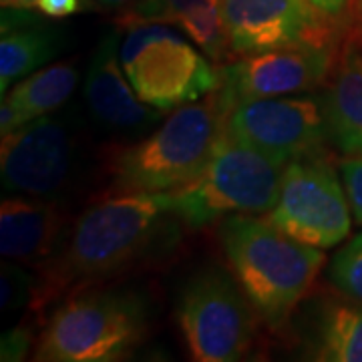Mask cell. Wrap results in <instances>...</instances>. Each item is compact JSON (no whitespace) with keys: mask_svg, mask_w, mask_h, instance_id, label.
Returning <instances> with one entry per match:
<instances>
[{"mask_svg":"<svg viewBox=\"0 0 362 362\" xmlns=\"http://www.w3.org/2000/svg\"><path fill=\"white\" fill-rule=\"evenodd\" d=\"M180 226L171 194H115L97 202L39 270L30 310L40 318L73 292L165 258L180 240Z\"/></svg>","mask_w":362,"mask_h":362,"instance_id":"6da1fadb","label":"cell"},{"mask_svg":"<svg viewBox=\"0 0 362 362\" xmlns=\"http://www.w3.org/2000/svg\"><path fill=\"white\" fill-rule=\"evenodd\" d=\"M218 226L228 266L259 320L274 332H288L322 270L324 252L278 230L268 218L235 214Z\"/></svg>","mask_w":362,"mask_h":362,"instance_id":"7a4b0ae2","label":"cell"},{"mask_svg":"<svg viewBox=\"0 0 362 362\" xmlns=\"http://www.w3.org/2000/svg\"><path fill=\"white\" fill-rule=\"evenodd\" d=\"M230 103L221 89L187 103L149 135L113 149L107 175L115 194H171L197 180L228 125Z\"/></svg>","mask_w":362,"mask_h":362,"instance_id":"3957f363","label":"cell"},{"mask_svg":"<svg viewBox=\"0 0 362 362\" xmlns=\"http://www.w3.org/2000/svg\"><path fill=\"white\" fill-rule=\"evenodd\" d=\"M149 330V304L137 290L103 284L63 298L35 344L40 362H117Z\"/></svg>","mask_w":362,"mask_h":362,"instance_id":"277c9868","label":"cell"},{"mask_svg":"<svg viewBox=\"0 0 362 362\" xmlns=\"http://www.w3.org/2000/svg\"><path fill=\"white\" fill-rule=\"evenodd\" d=\"M284 169L235 139L226 127L197 180L171 192L173 211L189 230H202L235 214H270L280 197Z\"/></svg>","mask_w":362,"mask_h":362,"instance_id":"5b68a950","label":"cell"},{"mask_svg":"<svg viewBox=\"0 0 362 362\" xmlns=\"http://www.w3.org/2000/svg\"><path fill=\"white\" fill-rule=\"evenodd\" d=\"M125 30L119 59L143 103L163 113L195 103L221 85V69L168 23H135Z\"/></svg>","mask_w":362,"mask_h":362,"instance_id":"8992f818","label":"cell"},{"mask_svg":"<svg viewBox=\"0 0 362 362\" xmlns=\"http://www.w3.org/2000/svg\"><path fill=\"white\" fill-rule=\"evenodd\" d=\"M87 157V129L77 107L37 117L2 137V187L6 194L61 199L83 177Z\"/></svg>","mask_w":362,"mask_h":362,"instance_id":"52a82bcc","label":"cell"},{"mask_svg":"<svg viewBox=\"0 0 362 362\" xmlns=\"http://www.w3.org/2000/svg\"><path fill=\"white\" fill-rule=\"evenodd\" d=\"M175 318L192 358L233 362L246 358L258 340V312L235 276L209 266L181 288Z\"/></svg>","mask_w":362,"mask_h":362,"instance_id":"ba28073f","label":"cell"},{"mask_svg":"<svg viewBox=\"0 0 362 362\" xmlns=\"http://www.w3.org/2000/svg\"><path fill=\"white\" fill-rule=\"evenodd\" d=\"M342 177L324 153L298 157L284 169L268 220L308 246L328 250L349 238L352 220Z\"/></svg>","mask_w":362,"mask_h":362,"instance_id":"9c48e42d","label":"cell"},{"mask_svg":"<svg viewBox=\"0 0 362 362\" xmlns=\"http://www.w3.org/2000/svg\"><path fill=\"white\" fill-rule=\"evenodd\" d=\"M223 23L233 59L298 45L340 49L350 39V25L308 0H223Z\"/></svg>","mask_w":362,"mask_h":362,"instance_id":"30bf717a","label":"cell"},{"mask_svg":"<svg viewBox=\"0 0 362 362\" xmlns=\"http://www.w3.org/2000/svg\"><path fill=\"white\" fill-rule=\"evenodd\" d=\"M228 131L280 165L324 153L326 123L318 95L256 97L230 107Z\"/></svg>","mask_w":362,"mask_h":362,"instance_id":"8fae6325","label":"cell"},{"mask_svg":"<svg viewBox=\"0 0 362 362\" xmlns=\"http://www.w3.org/2000/svg\"><path fill=\"white\" fill-rule=\"evenodd\" d=\"M340 49L298 45L238 57L221 69V93L232 107L244 99L286 97L322 87Z\"/></svg>","mask_w":362,"mask_h":362,"instance_id":"7c38bea8","label":"cell"},{"mask_svg":"<svg viewBox=\"0 0 362 362\" xmlns=\"http://www.w3.org/2000/svg\"><path fill=\"white\" fill-rule=\"evenodd\" d=\"M119 33L109 30L95 47L83 83L90 123L105 135L137 141L163 123V111L143 103L131 87L119 59Z\"/></svg>","mask_w":362,"mask_h":362,"instance_id":"4fadbf2b","label":"cell"},{"mask_svg":"<svg viewBox=\"0 0 362 362\" xmlns=\"http://www.w3.org/2000/svg\"><path fill=\"white\" fill-rule=\"evenodd\" d=\"M294 328L304 358L362 362V304L342 292L308 294L298 306Z\"/></svg>","mask_w":362,"mask_h":362,"instance_id":"5bb4252c","label":"cell"},{"mask_svg":"<svg viewBox=\"0 0 362 362\" xmlns=\"http://www.w3.org/2000/svg\"><path fill=\"white\" fill-rule=\"evenodd\" d=\"M66 232L65 207L59 199L11 195L0 206V254L40 270Z\"/></svg>","mask_w":362,"mask_h":362,"instance_id":"9a60e30c","label":"cell"},{"mask_svg":"<svg viewBox=\"0 0 362 362\" xmlns=\"http://www.w3.org/2000/svg\"><path fill=\"white\" fill-rule=\"evenodd\" d=\"M318 97L328 143L342 156H362V42H344Z\"/></svg>","mask_w":362,"mask_h":362,"instance_id":"2e32d148","label":"cell"},{"mask_svg":"<svg viewBox=\"0 0 362 362\" xmlns=\"http://www.w3.org/2000/svg\"><path fill=\"white\" fill-rule=\"evenodd\" d=\"M135 23L177 26L218 66L233 61L223 23V0H139L119 14V26Z\"/></svg>","mask_w":362,"mask_h":362,"instance_id":"e0dca14e","label":"cell"},{"mask_svg":"<svg viewBox=\"0 0 362 362\" xmlns=\"http://www.w3.org/2000/svg\"><path fill=\"white\" fill-rule=\"evenodd\" d=\"M65 49L61 28L45 25L30 8H2L0 90L33 75Z\"/></svg>","mask_w":362,"mask_h":362,"instance_id":"ac0fdd59","label":"cell"},{"mask_svg":"<svg viewBox=\"0 0 362 362\" xmlns=\"http://www.w3.org/2000/svg\"><path fill=\"white\" fill-rule=\"evenodd\" d=\"M78 71L75 63L63 61L54 65L42 66L33 75L14 83L2 99L11 105L23 125L59 111L73 97L77 89Z\"/></svg>","mask_w":362,"mask_h":362,"instance_id":"d6986e66","label":"cell"},{"mask_svg":"<svg viewBox=\"0 0 362 362\" xmlns=\"http://www.w3.org/2000/svg\"><path fill=\"white\" fill-rule=\"evenodd\" d=\"M328 280L338 292L362 304V232L334 254L328 266Z\"/></svg>","mask_w":362,"mask_h":362,"instance_id":"ffe728a7","label":"cell"},{"mask_svg":"<svg viewBox=\"0 0 362 362\" xmlns=\"http://www.w3.org/2000/svg\"><path fill=\"white\" fill-rule=\"evenodd\" d=\"M37 292V274H30L25 264L6 259L0 266V308L14 312L30 306Z\"/></svg>","mask_w":362,"mask_h":362,"instance_id":"44dd1931","label":"cell"},{"mask_svg":"<svg viewBox=\"0 0 362 362\" xmlns=\"http://www.w3.org/2000/svg\"><path fill=\"white\" fill-rule=\"evenodd\" d=\"M338 171L346 189L352 218L362 226V156H342Z\"/></svg>","mask_w":362,"mask_h":362,"instance_id":"7402d4cb","label":"cell"},{"mask_svg":"<svg viewBox=\"0 0 362 362\" xmlns=\"http://www.w3.org/2000/svg\"><path fill=\"white\" fill-rule=\"evenodd\" d=\"M35 342L33 328L28 324H18L11 330H6L0 340V358L4 362L25 361L28 350Z\"/></svg>","mask_w":362,"mask_h":362,"instance_id":"603a6c76","label":"cell"},{"mask_svg":"<svg viewBox=\"0 0 362 362\" xmlns=\"http://www.w3.org/2000/svg\"><path fill=\"white\" fill-rule=\"evenodd\" d=\"M95 0H39L37 11L47 18H65L95 8Z\"/></svg>","mask_w":362,"mask_h":362,"instance_id":"cb8c5ba5","label":"cell"},{"mask_svg":"<svg viewBox=\"0 0 362 362\" xmlns=\"http://www.w3.org/2000/svg\"><path fill=\"white\" fill-rule=\"evenodd\" d=\"M308 2L324 16L334 18L338 23H346V25H350V18L356 6V0H308Z\"/></svg>","mask_w":362,"mask_h":362,"instance_id":"d4e9b609","label":"cell"},{"mask_svg":"<svg viewBox=\"0 0 362 362\" xmlns=\"http://www.w3.org/2000/svg\"><path fill=\"white\" fill-rule=\"evenodd\" d=\"M350 39L362 42V0H356L354 13L350 18Z\"/></svg>","mask_w":362,"mask_h":362,"instance_id":"484cf974","label":"cell"},{"mask_svg":"<svg viewBox=\"0 0 362 362\" xmlns=\"http://www.w3.org/2000/svg\"><path fill=\"white\" fill-rule=\"evenodd\" d=\"M99 6H103V8H109V11H119V13H123V11H127L129 6L133 4H137L139 0H95Z\"/></svg>","mask_w":362,"mask_h":362,"instance_id":"4316f807","label":"cell"},{"mask_svg":"<svg viewBox=\"0 0 362 362\" xmlns=\"http://www.w3.org/2000/svg\"><path fill=\"white\" fill-rule=\"evenodd\" d=\"M37 2L39 0H0L2 8H30V11L37 8Z\"/></svg>","mask_w":362,"mask_h":362,"instance_id":"83f0119b","label":"cell"}]
</instances>
